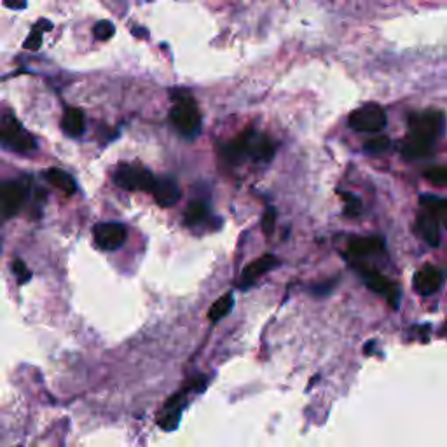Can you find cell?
<instances>
[{
	"instance_id": "obj_1",
	"label": "cell",
	"mask_w": 447,
	"mask_h": 447,
	"mask_svg": "<svg viewBox=\"0 0 447 447\" xmlns=\"http://www.w3.org/2000/svg\"><path fill=\"white\" fill-rule=\"evenodd\" d=\"M170 119L177 132L185 139H194L201 132V115L191 97L178 98L171 108Z\"/></svg>"
},
{
	"instance_id": "obj_2",
	"label": "cell",
	"mask_w": 447,
	"mask_h": 447,
	"mask_svg": "<svg viewBox=\"0 0 447 447\" xmlns=\"http://www.w3.org/2000/svg\"><path fill=\"white\" fill-rule=\"evenodd\" d=\"M0 143L16 152H30L37 147L35 139L14 115H0Z\"/></svg>"
},
{
	"instance_id": "obj_3",
	"label": "cell",
	"mask_w": 447,
	"mask_h": 447,
	"mask_svg": "<svg viewBox=\"0 0 447 447\" xmlns=\"http://www.w3.org/2000/svg\"><path fill=\"white\" fill-rule=\"evenodd\" d=\"M444 114L439 111H425L411 115V136L434 143L437 136L444 132Z\"/></svg>"
},
{
	"instance_id": "obj_4",
	"label": "cell",
	"mask_w": 447,
	"mask_h": 447,
	"mask_svg": "<svg viewBox=\"0 0 447 447\" xmlns=\"http://www.w3.org/2000/svg\"><path fill=\"white\" fill-rule=\"evenodd\" d=\"M115 185L126 191H152L154 175L147 168L133 166V164H121L112 175Z\"/></svg>"
},
{
	"instance_id": "obj_5",
	"label": "cell",
	"mask_w": 447,
	"mask_h": 447,
	"mask_svg": "<svg viewBox=\"0 0 447 447\" xmlns=\"http://www.w3.org/2000/svg\"><path fill=\"white\" fill-rule=\"evenodd\" d=\"M350 126L355 132L360 133L381 132L386 126V112L383 111V107L376 104L364 105V107L351 112Z\"/></svg>"
},
{
	"instance_id": "obj_6",
	"label": "cell",
	"mask_w": 447,
	"mask_h": 447,
	"mask_svg": "<svg viewBox=\"0 0 447 447\" xmlns=\"http://www.w3.org/2000/svg\"><path fill=\"white\" fill-rule=\"evenodd\" d=\"M93 234L98 248L111 252V250H118L125 245L126 238H128V229L125 224L104 222L94 225Z\"/></svg>"
},
{
	"instance_id": "obj_7",
	"label": "cell",
	"mask_w": 447,
	"mask_h": 447,
	"mask_svg": "<svg viewBox=\"0 0 447 447\" xmlns=\"http://www.w3.org/2000/svg\"><path fill=\"white\" fill-rule=\"evenodd\" d=\"M27 198V189L20 182H6L0 185V213L3 217H13L23 206Z\"/></svg>"
},
{
	"instance_id": "obj_8",
	"label": "cell",
	"mask_w": 447,
	"mask_h": 447,
	"mask_svg": "<svg viewBox=\"0 0 447 447\" xmlns=\"http://www.w3.org/2000/svg\"><path fill=\"white\" fill-rule=\"evenodd\" d=\"M446 273L441 267L435 266H425L414 274V287L420 294L423 295H432L442 287L444 283Z\"/></svg>"
},
{
	"instance_id": "obj_9",
	"label": "cell",
	"mask_w": 447,
	"mask_h": 447,
	"mask_svg": "<svg viewBox=\"0 0 447 447\" xmlns=\"http://www.w3.org/2000/svg\"><path fill=\"white\" fill-rule=\"evenodd\" d=\"M357 269L360 271L362 278H364L365 283H367V287L371 288V290L378 292V294L386 295V297L392 301V304L397 308V302H395L397 301V290L388 278L381 276L378 271L371 269V267H367V266H357Z\"/></svg>"
},
{
	"instance_id": "obj_10",
	"label": "cell",
	"mask_w": 447,
	"mask_h": 447,
	"mask_svg": "<svg viewBox=\"0 0 447 447\" xmlns=\"http://www.w3.org/2000/svg\"><path fill=\"white\" fill-rule=\"evenodd\" d=\"M276 266H278V260L274 255H264V257H260V259L253 260V262H250L248 266L243 269L241 280L238 281V287L239 288H248L250 285L253 283V281H257L260 276H264L266 273H269V271Z\"/></svg>"
},
{
	"instance_id": "obj_11",
	"label": "cell",
	"mask_w": 447,
	"mask_h": 447,
	"mask_svg": "<svg viewBox=\"0 0 447 447\" xmlns=\"http://www.w3.org/2000/svg\"><path fill=\"white\" fill-rule=\"evenodd\" d=\"M150 192L154 194V199L157 201V205L164 206V208L178 203V199L182 196L180 187H178V184L173 178H159V180H156Z\"/></svg>"
},
{
	"instance_id": "obj_12",
	"label": "cell",
	"mask_w": 447,
	"mask_h": 447,
	"mask_svg": "<svg viewBox=\"0 0 447 447\" xmlns=\"http://www.w3.org/2000/svg\"><path fill=\"white\" fill-rule=\"evenodd\" d=\"M62 129L65 135L80 136L86 129V119H84V112L80 108H66L62 119Z\"/></svg>"
},
{
	"instance_id": "obj_13",
	"label": "cell",
	"mask_w": 447,
	"mask_h": 447,
	"mask_svg": "<svg viewBox=\"0 0 447 447\" xmlns=\"http://www.w3.org/2000/svg\"><path fill=\"white\" fill-rule=\"evenodd\" d=\"M420 231L421 236L425 238V241L432 246H437L441 243V231H439V219L434 215V213L427 212L425 210L423 213L420 215Z\"/></svg>"
},
{
	"instance_id": "obj_14",
	"label": "cell",
	"mask_w": 447,
	"mask_h": 447,
	"mask_svg": "<svg viewBox=\"0 0 447 447\" xmlns=\"http://www.w3.org/2000/svg\"><path fill=\"white\" fill-rule=\"evenodd\" d=\"M348 245H350V252L355 257L372 255V253L383 250V241L379 238H351Z\"/></svg>"
},
{
	"instance_id": "obj_15",
	"label": "cell",
	"mask_w": 447,
	"mask_h": 447,
	"mask_svg": "<svg viewBox=\"0 0 447 447\" xmlns=\"http://www.w3.org/2000/svg\"><path fill=\"white\" fill-rule=\"evenodd\" d=\"M45 180L51 185H55L56 189L65 192V194H73L77 189L76 180L66 171L59 170V168H51V170L45 171Z\"/></svg>"
},
{
	"instance_id": "obj_16",
	"label": "cell",
	"mask_w": 447,
	"mask_h": 447,
	"mask_svg": "<svg viewBox=\"0 0 447 447\" xmlns=\"http://www.w3.org/2000/svg\"><path fill=\"white\" fill-rule=\"evenodd\" d=\"M432 146H434V143L425 142V140L416 139V136H411V139H407V142L404 143L402 154L407 159H420V157L428 156V154L432 152Z\"/></svg>"
},
{
	"instance_id": "obj_17",
	"label": "cell",
	"mask_w": 447,
	"mask_h": 447,
	"mask_svg": "<svg viewBox=\"0 0 447 447\" xmlns=\"http://www.w3.org/2000/svg\"><path fill=\"white\" fill-rule=\"evenodd\" d=\"M232 304H234V299H232V294L222 295V297L217 299V301L213 302L212 308H210L208 318L212 320V322H219V320H222L224 316L227 315L229 311H231Z\"/></svg>"
},
{
	"instance_id": "obj_18",
	"label": "cell",
	"mask_w": 447,
	"mask_h": 447,
	"mask_svg": "<svg viewBox=\"0 0 447 447\" xmlns=\"http://www.w3.org/2000/svg\"><path fill=\"white\" fill-rule=\"evenodd\" d=\"M208 219V205L205 201H192L185 212V220L191 225L201 224L203 220Z\"/></svg>"
},
{
	"instance_id": "obj_19",
	"label": "cell",
	"mask_w": 447,
	"mask_h": 447,
	"mask_svg": "<svg viewBox=\"0 0 447 447\" xmlns=\"http://www.w3.org/2000/svg\"><path fill=\"white\" fill-rule=\"evenodd\" d=\"M364 149L369 154H383L390 149V139L388 136H376V139L365 142Z\"/></svg>"
},
{
	"instance_id": "obj_20",
	"label": "cell",
	"mask_w": 447,
	"mask_h": 447,
	"mask_svg": "<svg viewBox=\"0 0 447 447\" xmlns=\"http://www.w3.org/2000/svg\"><path fill=\"white\" fill-rule=\"evenodd\" d=\"M93 34L98 41H108V38L115 34V28L111 21L104 20V21H98V23L94 24Z\"/></svg>"
},
{
	"instance_id": "obj_21",
	"label": "cell",
	"mask_w": 447,
	"mask_h": 447,
	"mask_svg": "<svg viewBox=\"0 0 447 447\" xmlns=\"http://www.w3.org/2000/svg\"><path fill=\"white\" fill-rule=\"evenodd\" d=\"M178 421H180V413H177V411H163V416L159 418V427L168 432L175 430Z\"/></svg>"
},
{
	"instance_id": "obj_22",
	"label": "cell",
	"mask_w": 447,
	"mask_h": 447,
	"mask_svg": "<svg viewBox=\"0 0 447 447\" xmlns=\"http://www.w3.org/2000/svg\"><path fill=\"white\" fill-rule=\"evenodd\" d=\"M425 177H427L434 185H446L447 184V168H444V166L430 168V170L425 171Z\"/></svg>"
},
{
	"instance_id": "obj_23",
	"label": "cell",
	"mask_w": 447,
	"mask_h": 447,
	"mask_svg": "<svg viewBox=\"0 0 447 447\" xmlns=\"http://www.w3.org/2000/svg\"><path fill=\"white\" fill-rule=\"evenodd\" d=\"M13 271H14V276L17 278V283H20V285L27 283V281L31 278L30 269H28V267L24 266L23 260H14V262H13Z\"/></svg>"
},
{
	"instance_id": "obj_24",
	"label": "cell",
	"mask_w": 447,
	"mask_h": 447,
	"mask_svg": "<svg viewBox=\"0 0 447 447\" xmlns=\"http://www.w3.org/2000/svg\"><path fill=\"white\" fill-rule=\"evenodd\" d=\"M343 198H344V201H346L348 215H358V213H360V208H362L360 199H358L357 196H353V194H346V192L343 194Z\"/></svg>"
},
{
	"instance_id": "obj_25",
	"label": "cell",
	"mask_w": 447,
	"mask_h": 447,
	"mask_svg": "<svg viewBox=\"0 0 447 447\" xmlns=\"http://www.w3.org/2000/svg\"><path fill=\"white\" fill-rule=\"evenodd\" d=\"M41 44H42L41 28H34V31H31V35L27 38V42H24V48L31 49V51H37V49L41 48Z\"/></svg>"
},
{
	"instance_id": "obj_26",
	"label": "cell",
	"mask_w": 447,
	"mask_h": 447,
	"mask_svg": "<svg viewBox=\"0 0 447 447\" xmlns=\"http://www.w3.org/2000/svg\"><path fill=\"white\" fill-rule=\"evenodd\" d=\"M274 220H276V212H274L273 208H269L262 217V231L266 232V234H271V232H273Z\"/></svg>"
},
{
	"instance_id": "obj_27",
	"label": "cell",
	"mask_w": 447,
	"mask_h": 447,
	"mask_svg": "<svg viewBox=\"0 0 447 447\" xmlns=\"http://www.w3.org/2000/svg\"><path fill=\"white\" fill-rule=\"evenodd\" d=\"M3 6L9 7V9L20 10L27 7V0H3Z\"/></svg>"
},
{
	"instance_id": "obj_28",
	"label": "cell",
	"mask_w": 447,
	"mask_h": 447,
	"mask_svg": "<svg viewBox=\"0 0 447 447\" xmlns=\"http://www.w3.org/2000/svg\"><path fill=\"white\" fill-rule=\"evenodd\" d=\"M330 288H332V283H329V281H327V283H323V285H318V287H315V294H318V295H325L327 292L330 290Z\"/></svg>"
},
{
	"instance_id": "obj_29",
	"label": "cell",
	"mask_w": 447,
	"mask_h": 447,
	"mask_svg": "<svg viewBox=\"0 0 447 447\" xmlns=\"http://www.w3.org/2000/svg\"><path fill=\"white\" fill-rule=\"evenodd\" d=\"M439 220H442V222H444V225L447 227V203H446V206H444V210H442L441 213H439V217H437Z\"/></svg>"
}]
</instances>
